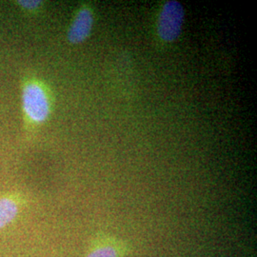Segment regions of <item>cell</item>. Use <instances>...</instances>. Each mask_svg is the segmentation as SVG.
Segmentation results:
<instances>
[{
	"label": "cell",
	"mask_w": 257,
	"mask_h": 257,
	"mask_svg": "<svg viewBox=\"0 0 257 257\" xmlns=\"http://www.w3.org/2000/svg\"><path fill=\"white\" fill-rule=\"evenodd\" d=\"M19 213V203L12 197L0 198V229L7 226Z\"/></svg>",
	"instance_id": "obj_4"
},
{
	"label": "cell",
	"mask_w": 257,
	"mask_h": 257,
	"mask_svg": "<svg viewBox=\"0 0 257 257\" xmlns=\"http://www.w3.org/2000/svg\"><path fill=\"white\" fill-rule=\"evenodd\" d=\"M185 10L182 4L175 0L167 1L158 17L157 32L165 42H174L180 37L183 27Z\"/></svg>",
	"instance_id": "obj_2"
},
{
	"label": "cell",
	"mask_w": 257,
	"mask_h": 257,
	"mask_svg": "<svg viewBox=\"0 0 257 257\" xmlns=\"http://www.w3.org/2000/svg\"><path fill=\"white\" fill-rule=\"evenodd\" d=\"M87 257H118V251L113 246H103L92 250Z\"/></svg>",
	"instance_id": "obj_5"
},
{
	"label": "cell",
	"mask_w": 257,
	"mask_h": 257,
	"mask_svg": "<svg viewBox=\"0 0 257 257\" xmlns=\"http://www.w3.org/2000/svg\"><path fill=\"white\" fill-rule=\"evenodd\" d=\"M21 91L25 124L34 128L45 123L52 111V100L45 85L33 77L24 78Z\"/></svg>",
	"instance_id": "obj_1"
},
{
	"label": "cell",
	"mask_w": 257,
	"mask_h": 257,
	"mask_svg": "<svg viewBox=\"0 0 257 257\" xmlns=\"http://www.w3.org/2000/svg\"><path fill=\"white\" fill-rule=\"evenodd\" d=\"M93 26V16L91 9L83 7L74 17V21L68 32V40L72 44L84 42L92 33Z\"/></svg>",
	"instance_id": "obj_3"
},
{
	"label": "cell",
	"mask_w": 257,
	"mask_h": 257,
	"mask_svg": "<svg viewBox=\"0 0 257 257\" xmlns=\"http://www.w3.org/2000/svg\"><path fill=\"white\" fill-rule=\"evenodd\" d=\"M19 7L28 12H34L39 9L42 5V1L39 0H19L17 1Z\"/></svg>",
	"instance_id": "obj_6"
}]
</instances>
